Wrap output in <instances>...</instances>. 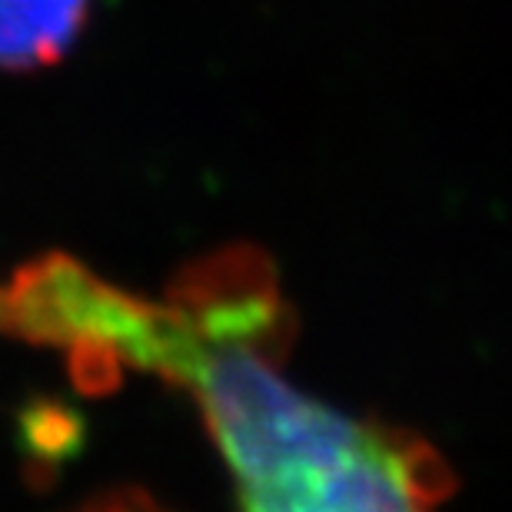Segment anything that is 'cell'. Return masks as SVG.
Returning <instances> with one entry per match:
<instances>
[{
  "label": "cell",
  "instance_id": "1",
  "mask_svg": "<svg viewBox=\"0 0 512 512\" xmlns=\"http://www.w3.org/2000/svg\"><path fill=\"white\" fill-rule=\"evenodd\" d=\"M90 320L140 360L180 376L227 463L237 499L256 512H409L456 489V476L423 436L343 409L293 386L263 346L273 300L223 306L187 323L87 296Z\"/></svg>",
  "mask_w": 512,
  "mask_h": 512
},
{
  "label": "cell",
  "instance_id": "2",
  "mask_svg": "<svg viewBox=\"0 0 512 512\" xmlns=\"http://www.w3.org/2000/svg\"><path fill=\"white\" fill-rule=\"evenodd\" d=\"M87 0H0V67L27 70L74 44Z\"/></svg>",
  "mask_w": 512,
  "mask_h": 512
}]
</instances>
